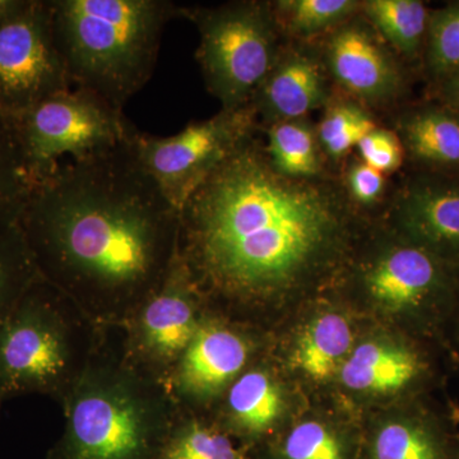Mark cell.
Masks as SVG:
<instances>
[{"label":"cell","instance_id":"obj_12","mask_svg":"<svg viewBox=\"0 0 459 459\" xmlns=\"http://www.w3.org/2000/svg\"><path fill=\"white\" fill-rule=\"evenodd\" d=\"M208 314L177 256L162 286L124 325L126 351L138 367L168 385Z\"/></svg>","mask_w":459,"mask_h":459},{"label":"cell","instance_id":"obj_8","mask_svg":"<svg viewBox=\"0 0 459 459\" xmlns=\"http://www.w3.org/2000/svg\"><path fill=\"white\" fill-rule=\"evenodd\" d=\"M252 105L219 111L210 119L189 123L183 131L157 137L135 131L131 146L138 161L165 197L181 210L190 195L250 134L259 131Z\"/></svg>","mask_w":459,"mask_h":459},{"label":"cell","instance_id":"obj_2","mask_svg":"<svg viewBox=\"0 0 459 459\" xmlns=\"http://www.w3.org/2000/svg\"><path fill=\"white\" fill-rule=\"evenodd\" d=\"M179 219L129 138L35 184L17 225L39 276L107 328L124 327L168 279Z\"/></svg>","mask_w":459,"mask_h":459},{"label":"cell","instance_id":"obj_25","mask_svg":"<svg viewBox=\"0 0 459 459\" xmlns=\"http://www.w3.org/2000/svg\"><path fill=\"white\" fill-rule=\"evenodd\" d=\"M377 126L376 117L368 108L346 96H334L316 126L319 146L328 164H340Z\"/></svg>","mask_w":459,"mask_h":459},{"label":"cell","instance_id":"obj_19","mask_svg":"<svg viewBox=\"0 0 459 459\" xmlns=\"http://www.w3.org/2000/svg\"><path fill=\"white\" fill-rule=\"evenodd\" d=\"M448 425L422 410L392 418L371 433L364 459H459V437Z\"/></svg>","mask_w":459,"mask_h":459},{"label":"cell","instance_id":"obj_18","mask_svg":"<svg viewBox=\"0 0 459 459\" xmlns=\"http://www.w3.org/2000/svg\"><path fill=\"white\" fill-rule=\"evenodd\" d=\"M221 418L216 422L231 437L247 446L261 442L279 425L282 392L270 371L247 368L219 400Z\"/></svg>","mask_w":459,"mask_h":459},{"label":"cell","instance_id":"obj_33","mask_svg":"<svg viewBox=\"0 0 459 459\" xmlns=\"http://www.w3.org/2000/svg\"><path fill=\"white\" fill-rule=\"evenodd\" d=\"M451 419L455 421V424H459V407L455 406V404L451 407Z\"/></svg>","mask_w":459,"mask_h":459},{"label":"cell","instance_id":"obj_30","mask_svg":"<svg viewBox=\"0 0 459 459\" xmlns=\"http://www.w3.org/2000/svg\"><path fill=\"white\" fill-rule=\"evenodd\" d=\"M340 177L347 197L361 212L385 204L388 201L386 175L370 168L360 159L346 164Z\"/></svg>","mask_w":459,"mask_h":459},{"label":"cell","instance_id":"obj_17","mask_svg":"<svg viewBox=\"0 0 459 459\" xmlns=\"http://www.w3.org/2000/svg\"><path fill=\"white\" fill-rule=\"evenodd\" d=\"M433 368L424 351L406 342L368 341L351 350L340 369L343 385L365 394H394L422 385Z\"/></svg>","mask_w":459,"mask_h":459},{"label":"cell","instance_id":"obj_5","mask_svg":"<svg viewBox=\"0 0 459 459\" xmlns=\"http://www.w3.org/2000/svg\"><path fill=\"white\" fill-rule=\"evenodd\" d=\"M107 328L39 277L0 325V394L4 400L44 394L62 403Z\"/></svg>","mask_w":459,"mask_h":459},{"label":"cell","instance_id":"obj_29","mask_svg":"<svg viewBox=\"0 0 459 459\" xmlns=\"http://www.w3.org/2000/svg\"><path fill=\"white\" fill-rule=\"evenodd\" d=\"M272 459H355L353 446L333 428L307 420L272 448Z\"/></svg>","mask_w":459,"mask_h":459},{"label":"cell","instance_id":"obj_16","mask_svg":"<svg viewBox=\"0 0 459 459\" xmlns=\"http://www.w3.org/2000/svg\"><path fill=\"white\" fill-rule=\"evenodd\" d=\"M397 133L412 170L459 179V115L425 99L407 102L394 113Z\"/></svg>","mask_w":459,"mask_h":459},{"label":"cell","instance_id":"obj_34","mask_svg":"<svg viewBox=\"0 0 459 459\" xmlns=\"http://www.w3.org/2000/svg\"><path fill=\"white\" fill-rule=\"evenodd\" d=\"M452 313L457 314V323H458V341H459V295L457 299V303L455 305V309H453ZM452 316V314H451Z\"/></svg>","mask_w":459,"mask_h":459},{"label":"cell","instance_id":"obj_7","mask_svg":"<svg viewBox=\"0 0 459 459\" xmlns=\"http://www.w3.org/2000/svg\"><path fill=\"white\" fill-rule=\"evenodd\" d=\"M32 186L60 168L119 146L137 131L122 110L89 90L69 89L9 119Z\"/></svg>","mask_w":459,"mask_h":459},{"label":"cell","instance_id":"obj_22","mask_svg":"<svg viewBox=\"0 0 459 459\" xmlns=\"http://www.w3.org/2000/svg\"><path fill=\"white\" fill-rule=\"evenodd\" d=\"M268 5L283 40L307 44L360 13L361 0H273Z\"/></svg>","mask_w":459,"mask_h":459},{"label":"cell","instance_id":"obj_15","mask_svg":"<svg viewBox=\"0 0 459 459\" xmlns=\"http://www.w3.org/2000/svg\"><path fill=\"white\" fill-rule=\"evenodd\" d=\"M336 93L316 42L285 41L250 105L264 128L307 119L313 111L327 107Z\"/></svg>","mask_w":459,"mask_h":459},{"label":"cell","instance_id":"obj_35","mask_svg":"<svg viewBox=\"0 0 459 459\" xmlns=\"http://www.w3.org/2000/svg\"><path fill=\"white\" fill-rule=\"evenodd\" d=\"M3 401H5L4 397H3L2 394H0V407H2Z\"/></svg>","mask_w":459,"mask_h":459},{"label":"cell","instance_id":"obj_13","mask_svg":"<svg viewBox=\"0 0 459 459\" xmlns=\"http://www.w3.org/2000/svg\"><path fill=\"white\" fill-rule=\"evenodd\" d=\"M397 237L459 272V179L411 170L385 204Z\"/></svg>","mask_w":459,"mask_h":459},{"label":"cell","instance_id":"obj_23","mask_svg":"<svg viewBox=\"0 0 459 459\" xmlns=\"http://www.w3.org/2000/svg\"><path fill=\"white\" fill-rule=\"evenodd\" d=\"M351 347L352 329L347 319L340 314H323L299 338L294 362L305 376L320 382L341 369Z\"/></svg>","mask_w":459,"mask_h":459},{"label":"cell","instance_id":"obj_21","mask_svg":"<svg viewBox=\"0 0 459 459\" xmlns=\"http://www.w3.org/2000/svg\"><path fill=\"white\" fill-rule=\"evenodd\" d=\"M272 166L296 179H316L334 172L319 146L316 129L307 119L289 120L261 128Z\"/></svg>","mask_w":459,"mask_h":459},{"label":"cell","instance_id":"obj_27","mask_svg":"<svg viewBox=\"0 0 459 459\" xmlns=\"http://www.w3.org/2000/svg\"><path fill=\"white\" fill-rule=\"evenodd\" d=\"M459 69V0L431 9L421 75L428 87Z\"/></svg>","mask_w":459,"mask_h":459},{"label":"cell","instance_id":"obj_31","mask_svg":"<svg viewBox=\"0 0 459 459\" xmlns=\"http://www.w3.org/2000/svg\"><path fill=\"white\" fill-rule=\"evenodd\" d=\"M356 150L362 162L385 175L397 172L406 162V153L400 137L394 129L385 126H377L368 133L359 142Z\"/></svg>","mask_w":459,"mask_h":459},{"label":"cell","instance_id":"obj_9","mask_svg":"<svg viewBox=\"0 0 459 459\" xmlns=\"http://www.w3.org/2000/svg\"><path fill=\"white\" fill-rule=\"evenodd\" d=\"M362 291L382 309L409 314L433 327L451 316L459 295V272L427 250L392 235L356 268Z\"/></svg>","mask_w":459,"mask_h":459},{"label":"cell","instance_id":"obj_10","mask_svg":"<svg viewBox=\"0 0 459 459\" xmlns=\"http://www.w3.org/2000/svg\"><path fill=\"white\" fill-rule=\"evenodd\" d=\"M69 89L54 40L49 0H25L20 11L0 21V111L13 119Z\"/></svg>","mask_w":459,"mask_h":459},{"label":"cell","instance_id":"obj_1","mask_svg":"<svg viewBox=\"0 0 459 459\" xmlns=\"http://www.w3.org/2000/svg\"><path fill=\"white\" fill-rule=\"evenodd\" d=\"M259 132L240 142L180 210L178 256L210 314L256 312L331 276L364 223L340 174H280Z\"/></svg>","mask_w":459,"mask_h":459},{"label":"cell","instance_id":"obj_4","mask_svg":"<svg viewBox=\"0 0 459 459\" xmlns=\"http://www.w3.org/2000/svg\"><path fill=\"white\" fill-rule=\"evenodd\" d=\"M54 40L72 86L123 111L155 71L170 0H49Z\"/></svg>","mask_w":459,"mask_h":459},{"label":"cell","instance_id":"obj_20","mask_svg":"<svg viewBox=\"0 0 459 459\" xmlns=\"http://www.w3.org/2000/svg\"><path fill=\"white\" fill-rule=\"evenodd\" d=\"M431 9L420 0H361V16L412 71L421 74Z\"/></svg>","mask_w":459,"mask_h":459},{"label":"cell","instance_id":"obj_14","mask_svg":"<svg viewBox=\"0 0 459 459\" xmlns=\"http://www.w3.org/2000/svg\"><path fill=\"white\" fill-rule=\"evenodd\" d=\"M208 314L169 380V391L186 412L214 403L247 369L253 342L243 329Z\"/></svg>","mask_w":459,"mask_h":459},{"label":"cell","instance_id":"obj_28","mask_svg":"<svg viewBox=\"0 0 459 459\" xmlns=\"http://www.w3.org/2000/svg\"><path fill=\"white\" fill-rule=\"evenodd\" d=\"M39 277L18 225L0 231V325Z\"/></svg>","mask_w":459,"mask_h":459},{"label":"cell","instance_id":"obj_32","mask_svg":"<svg viewBox=\"0 0 459 459\" xmlns=\"http://www.w3.org/2000/svg\"><path fill=\"white\" fill-rule=\"evenodd\" d=\"M429 99H433L459 115V69L440 82L428 87Z\"/></svg>","mask_w":459,"mask_h":459},{"label":"cell","instance_id":"obj_6","mask_svg":"<svg viewBox=\"0 0 459 459\" xmlns=\"http://www.w3.org/2000/svg\"><path fill=\"white\" fill-rule=\"evenodd\" d=\"M179 17L197 27L195 59L205 89L223 110L250 105L282 48L268 2L240 0L216 7H184Z\"/></svg>","mask_w":459,"mask_h":459},{"label":"cell","instance_id":"obj_11","mask_svg":"<svg viewBox=\"0 0 459 459\" xmlns=\"http://www.w3.org/2000/svg\"><path fill=\"white\" fill-rule=\"evenodd\" d=\"M320 56L334 87L373 113L406 105L410 68L377 30L356 14L320 39Z\"/></svg>","mask_w":459,"mask_h":459},{"label":"cell","instance_id":"obj_3","mask_svg":"<svg viewBox=\"0 0 459 459\" xmlns=\"http://www.w3.org/2000/svg\"><path fill=\"white\" fill-rule=\"evenodd\" d=\"M65 430L44 459H159L183 410L168 385L129 358L123 327H108L63 400Z\"/></svg>","mask_w":459,"mask_h":459},{"label":"cell","instance_id":"obj_24","mask_svg":"<svg viewBox=\"0 0 459 459\" xmlns=\"http://www.w3.org/2000/svg\"><path fill=\"white\" fill-rule=\"evenodd\" d=\"M159 459H250L216 422L181 412Z\"/></svg>","mask_w":459,"mask_h":459},{"label":"cell","instance_id":"obj_26","mask_svg":"<svg viewBox=\"0 0 459 459\" xmlns=\"http://www.w3.org/2000/svg\"><path fill=\"white\" fill-rule=\"evenodd\" d=\"M31 188L16 134L0 111V231L17 225Z\"/></svg>","mask_w":459,"mask_h":459}]
</instances>
